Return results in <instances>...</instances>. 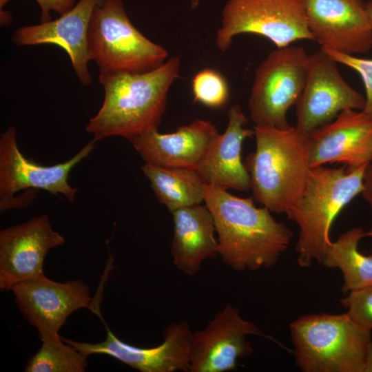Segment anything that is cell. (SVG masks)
Wrapping results in <instances>:
<instances>
[{"instance_id":"28","label":"cell","mask_w":372,"mask_h":372,"mask_svg":"<svg viewBox=\"0 0 372 372\" xmlns=\"http://www.w3.org/2000/svg\"><path fill=\"white\" fill-rule=\"evenodd\" d=\"M362 194L372 209V161L367 165L364 171Z\"/></svg>"},{"instance_id":"12","label":"cell","mask_w":372,"mask_h":372,"mask_svg":"<svg viewBox=\"0 0 372 372\" xmlns=\"http://www.w3.org/2000/svg\"><path fill=\"white\" fill-rule=\"evenodd\" d=\"M16 304L41 340L59 337L67 318L82 308L92 306L89 287L83 280L59 282L44 275L16 284L11 289Z\"/></svg>"},{"instance_id":"22","label":"cell","mask_w":372,"mask_h":372,"mask_svg":"<svg viewBox=\"0 0 372 372\" xmlns=\"http://www.w3.org/2000/svg\"><path fill=\"white\" fill-rule=\"evenodd\" d=\"M364 231L352 228L339 236L329 246L321 264L329 269H339L343 275L344 294L372 285V255H364L358 249Z\"/></svg>"},{"instance_id":"4","label":"cell","mask_w":372,"mask_h":372,"mask_svg":"<svg viewBox=\"0 0 372 372\" xmlns=\"http://www.w3.org/2000/svg\"><path fill=\"white\" fill-rule=\"evenodd\" d=\"M368 164L353 169L345 165L311 167L302 193L286 211L288 219L300 229L296 250L301 267H308L313 262L321 264L332 242L333 222L346 205L362 194Z\"/></svg>"},{"instance_id":"6","label":"cell","mask_w":372,"mask_h":372,"mask_svg":"<svg viewBox=\"0 0 372 372\" xmlns=\"http://www.w3.org/2000/svg\"><path fill=\"white\" fill-rule=\"evenodd\" d=\"M87 49L100 73H141L163 64L168 52L131 22L123 0H101L91 16Z\"/></svg>"},{"instance_id":"5","label":"cell","mask_w":372,"mask_h":372,"mask_svg":"<svg viewBox=\"0 0 372 372\" xmlns=\"http://www.w3.org/2000/svg\"><path fill=\"white\" fill-rule=\"evenodd\" d=\"M296 366L303 372H364L371 333L347 313L301 316L290 326Z\"/></svg>"},{"instance_id":"10","label":"cell","mask_w":372,"mask_h":372,"mask_svg":"<svg viewBox=\"0 0 372 372\" xmlns=\"http://www.w3.org/2000/svg\"><path fill=\"white\" fill-rule=\"evenodd\" d=\"M337 63L320 49L309 55L308 72L296 105V125L309 135L346 110H362L365 97L340 75Z\"/></svg>"},{"instance_id":"30","label":"cell","mask_w":372,"mask_h":372,"mask_svg":"<svg viewBox=\"0 0 372 372\" xmlns=\"http://www.w3.org/2000/svg\"><path fill=\"white\" fill-rule=\"evenodd\" d=\"M12 21V15L8 11L0 10V23L1 26L9 25Z\"/></svg>"},{"instance_id":"14","label":"cell","mask_w":372,"mask_h":372,"mask_svg":"<svg viewBox=\"0 0 372 372\" xmlns=\"http://www.w3.org/2000/svg\"><path fill=\"white\" fill-rule=\"evenodd\" d=\"M64 237L52 229L46 214L0 231V289L11 291L17 283L43 275V262Z\"/></svg>"},{"instance_id":"27","label":"cell","mask_w":372,"mask_h":372,"mask_svg":"<svg viewBox=\"0 0 372 372\" xmlns=\"http://www.w3.org/2000/svg\"><path fill=\"white\" fill-rule=\"evenodd\" d=\"M41 9V23L52 20L50 12L54 11L62 15L75 5V0H35Z\"/></svg>"},{"instance_id":"24","label":"cell","mask_w":372,"mask_h":372,"mask_svg":"<svg viewBox=\"0 0 372 372\" xmlns=\"http://www.w3.org/2000/svg\"><path fill=\"white\" fill-rule=\"evenodd\" d=\"M194 101L211 108L226 104L229 88L226 79L217 70L205 68L195 74L192 80Z\"/></svg>"},{"instance_id":"26","label":"cell","mask_w":372,"mask_h":372,"mask_svg":"<svg viewBox=\"0 0 372 372\" xmlns=\"http://www.w3.org/2000/svg\"><path fill=\"white\" fill-rule=\"evenodd\" d=\"M338 63L345 65L356 71L364 83L366 96L362 111L372 118V59H362L328 48H320Z\"/></svg>"},{"instance_id":"29","label":"cell","mask_w":372,"mask_h":372,"mask_svg":"<svg viewBox=\"0 0 372 372\" xmlns=\"http://www.w3.org/2000/svg\"><path fill=\"white\" fill-rule=\"evenodd\" d=\"M364 372H372V341L367 349Z\"/></svg>"},{"instance_id":"1","label":"cell","mask_w":372,"mask_h":372,"mask_svg":"<svg viewBox=\"0 0 372 372\" xmlns=\"http://www.w3.org/2000/svg\"><path fill=\"white\" fill-rule=\"evenodd\" d=\"M205 205L214 218L218 256L235 271L272 267L293 237L268 209L255 205L254 197L240 198L206 184Z\"/></svg>"},{"instance_id":"13","label":"cell","mask_w":372,"mask_h":372,"mask_svg":"<svg viewBox=\"0 0 372 372\" xmlns=\"http://www.w3.org/2000/svg\"><path fill=\"white\" fill-rule=\"evenodd\" d=\"M101 318L107 330L106 338L102 342L87 343L61 338L87 356L107 355L141 372H189L193 331L185 320L171 323L161 344L143 348L121 340Z\"/></svg>"},{"instance_id":"9","label":"cell","mask_w":372,"mask_h":372,"mask_svg":"<svg viewBox=\"0 0 372 372\" xmlns=\"http://www.w3.org/2000/svg\"><path fill=\"white\" fill-rule=\"evenodd\" d=\"M92 139L74 156L61 163L42 165L25 158L17 142V131L10 126L0 137V211L13 209L14 195L22 190L43 189L73 202L77 192L68 183L72 168L95 147Z\"/></svg>"},{"instance_id":"15","label":"cell","mask_w":372,"mask_h":372,"mask_svg":"<svg viewBox=\"0 0 372 372\" xmlns=\"http://www.w3.org/2000/svg\"><path fill=\"white\" fill-rule=\"evenodd\" d=\"M309 30L321 48L363 54L372 48V28L362 0H301Z\"/></svg>"},{"instance_id":"2","label":"cell","mask_w":372,"mask_h":372,"mask_svg":"<svg viewBox=\"0 0 372 372\" xmlns=\"http://www.w3.org/2000/svg\"><path fill=\"white\" fill-rule=\"evenodd\" d=\"M180 68V59L176 56L145 72L100 73L104 100L86 131L97 142L114 136L132 141L145 131L158 130Z\"/></svg>"},{"instance_id":"25","label":"cell","mask_w":372,"mask_h":372,"mask_svg":"<svg viewBox=\"0 0 372 372\" xmlns=\"http://www.w3.org/2000/svg\"><path fill=\"white\" fill-rule=\"evenodd\" d=\"M340 300L351 319L362 328L372 330V285L349 292Z\"/></svg>"},{"instance_id":"3","label":"cell","mask_w":372,"mask_h":372,"mask_svg":"<svg viewBox=\"0 0 372 372\" xmlns=\"http://www.w3.org/2000/svg\"><path fill=\"white\" fill-rule=\"evenodd\" d=\"M256 151L246 158L254 198L271 212L286 213L310 172L309 135L296 127L255 126Z\"/></svg>"},{"instance_id":"7","label":"cell","mask_w":372,"mask_h":372,"mask_svg":"<svg viewBox=\"0 0 372 372\" xmlns=\"http://www.w3.org/2000/svg\"><path fill=\"white\" fill-rule=\"evenodd\" d=\"M308 57L302 47L289 45L272 50L259 65L248 100L255 126L290 127L287 112L303 91Z\"/></svg>"},{"instance_id":"31","label":"cell","mask_w":372,"mask_h":372,"mask_svg":"<svg viewBox=\"0 0 372 372\" xmlns=\"http://www.w3.org/2000/svg\"><path fill=\"white\" fill-rule=\"evenodd\" d=\"M365 6L372 28V0H369V1L365 3Z\"/></svg>"},{"instance_id":"19","label":"cell","mask_w":372,"mask_h":372,"mask_svg":"<svg viewBox=\"0 0 372 372\" xmlns=\"http://www.w3.org/2000/svg\"><path fill=\"white\" fill-rule=\"evenodd\" d=\"M247 123L239 105L230 107L228 123L195 169L207 185L247 192L251 189L249 174L242 162L245 139L254 136V130L245 127Z\"/></svg>"},{"instance_id":"11","label":"cell","mask_w":372,"mask_h":372,"mask_svg":"<svg viewBox=\"0 0 372 372\" xmlns=\"http://www.w3.org/2000/svg\"><path fill=\"white\" fill-rule=\"evenodd\" d=\"M248 335L262 336L276 342L264 334L256 324L244 319L237 308L231 304L225 305L203 329L193 332L189 372L234 370L238 359L254 353L247 340Z\"/></svg>"},{"instance_id":"21","label":"cell","mask_w":372,"mask_h":372,"mask_svg":"<svg viewBox=\"0 0 372 372\" xmlns=\"http://www.w3.org/2000/svg\"><path fill=\"white\" fill-rule=\"evenodd\" d=\"M141 169L158 201L171 213L205 203L206 184L194 169L145 163Z\"/></svg>"},{"instance_id":"16","label":"cell","mask_w":372,"mask_h":372,"mask_svg":"<svg viewBox=\"0 0 372 372\" xmlns=\"http://www.w3.org/2000/svg\"><path fill=\"white\" fill-rule=\"evenodd\" d=\"M309 137L311 167L340 163L353 169L372 161V118L362 110H344Z\"/></svg>"},{"instance_id":"23","label":"cell","mask_w":372,"mask_h":372,"mask_svg":"<svg viewBox=\"0 0 372 372\" xmlns=\"http://www.w3.org/2000/svg\"><path fill=\"white\" fill-rule=\"evenodd\" d=\"M43 344L27 362L25 372H83L87 355L63 342L61 336L41 340Z\"/></svg>"},{"instance_id":"18","label":"cell","mask_w":372,"mask_h":372,"mask_svg":"<svg viewBox=\"0 0 372 372\" xmlns=\"http://www.w3.org/2000/svg\"><path fill=\"white\" fill-rule=\"evenodd\" d=\"M219 134L210 121L196 119L172 133L145 131L131 142L145 163L196 169Z\"/></svg>"},{"instance_id":"17","label":"cell","mask_w":372,"mask_h":372,"mask_svg":"<svg viewBox=\"0 0 372 372\" xmlns=\"http://www.w3.org/2000/svg\"><path fill=\"white\" fill-rule=\"evenodd\" d=\"M101 0H79L66 13L54 20L21 27L14 30L12 41L17 46L54 44L69 56L72 68L83 85H89L90 60L87 33L91 16Z\"/></svg>"},{"instance_id":"33","label":"cell","mask_w":372,"mask_h":372,"mask_svg":"<svg viewBox=\"0 0 372 372\" xmlns=\"http://www.w3.org/2000/svg\"><path fill=\"white\" fill-rule=\"evenodd\" d=\"M10 0H0V10H2L3 6L7 3Z\"/></svg>"},{"instance_id":"34","label":"cell","mask_w":372,"mask_h":372,"mask_svg":"<svg viewBox=\"0 0 372 372\" xmlns=\"http://www.w3.org/2000/svg\"><path fill=\"white\" fill-rule=\"evenodd\" d=\"M365 237H372V227L369 229L367 231L364 232Z\"/></svg>"},{"instance_id":"32","label":"cell","mask_w":372,"mask_h":372,"mask_svg":"<svg viewBox=\"0 0 372 372\" xmlns=\"http://www.w3.org/2000/svg\"><path fill=\"white\" fill-rule=\"evenodd\" d=\"M200 0H192L191 1V6L192 9H196L198 4H199Z\"/></svg>"},{"instance_id":"8","label":"cell","mask_w":372,"mask_h":372,"mask_svg":"<svg viewBox=\"0 0 372 372\" xmlns=\"http://www.w3.org/2000/svg\"><path fill=\"white\" fill-rule=\"evenodd\" d=\"M262 36L277 48L313 40L301 0H229L223 10L216 45L222 52L240 34Z\"/></svg>"},{"instance_id":"20","label":"cell","mask_w":372,"mask_h":372,"mask_svg":"<svg viewBox=\"0 0 372 372\" xmlns=\"http://www.w3.org/2000/svg\"><path fill=\"white\" fill-rule=\"evenodd\" d=\"M174 234L171 255L177 269L193 276L203 262L218 254V240L213 216L205 205L180 208L172 212Z\"/></svg>"}]
</instances>
